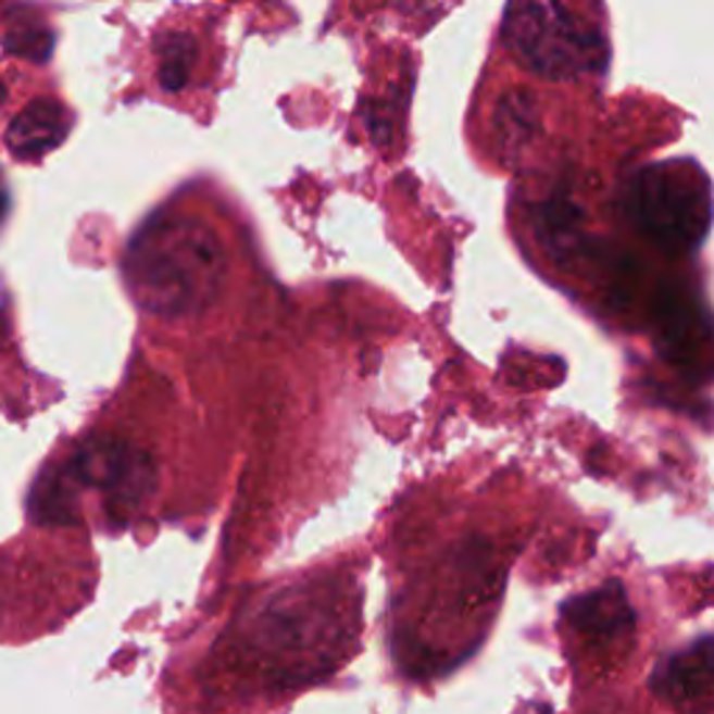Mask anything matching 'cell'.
Segmentation results:
<instances>
[{
  "label": "cell",
  "instance_id": "cell-1",
  "mask_svg": "<svg viewBox=\"0 0 714 714\" xmlns=\"http://www.w3.org/2000/svg\"><path fill=\"white\" fill-rule=\"evenodd\" d=\"M123 279L135 302L154 316H193L215 302L224 285V243L201 218L160 213L126 246Z\"/></svg>",
  "mask_w": 714,
  "mask_h": 714
},
{
  "label": "cell",
  "instance_id": "cell-2",
  "mask_svg": "<svg viewBox=\"0 0 714 714\" xmlns=\"http://www.w3.org/2000/svg\"><path fill=\"white\" fill-rule=\"evenodd\" d=\"M343 642V605L302 586L265 600L246 631V648L274 684L313 681L341 659Z\"/></svg>",
  "mask_w": 714,
  "mask_h": 714
},
{
  "label": "cell",
  "instance_id": "cell-3",
  "mask_svg": "<svg viewBox=\"0 0 714 714\" xmlns=\"http://www.w3.org/2000/svg\"><path fill=\"white\" fill-rule=\"evenodd\" d=\"M156 486V469L149 452L121 438L101 436L78 447L65 464L46 472L34 486L32 516L37 522L65 525L76 522L78 497L96 491L107 514L126 522L146 505Z\"/></svg>",
  "mask_w": 714,
  "mask_h": 714
},
{
  "label": "cell",
  "instance_id": "cell-4",
  "mask_svg": "<svg viewBox=\"0 0 714 714\" xmlns=\"http://www.w3.org/2000/svg\"><path fill=\"white\" fill-rule=\"evenodd\" d=\"M623 213L648 243L681 258L709 235L712 187L696 162H653L625 181Z\"/></svg>",
  "mask_w": 714,
  "mask_h": 714
},
{
  "label": "cell",
  "instance_id": "cell-5",
  "mask_svg": "<svg viewBox=\"0 0 714 714\" xmlns=\"http://www.w3.org/2000/svg\"><path fill=\"white\" fill-rule=\"evenodd\" d=\"M502 39L522 65L544 78H578L605 65V42L561 0H511Z\"/></svg>",
  "mask_w": 714,
  "mask_h": 714
},
{
  "label": "cell",
  "instance_id": "cell-6",
  "mask_svg": "<svg viewBox=\"0 0 714 714\" xmlns=\"http://www.w3.org/2000/svg\"><path fill=\"white\" fill-rule=\"evenodd\" d=\"M653 329L664 361L689 377L714 374V318L696 297L664 288L653 299Z\"/></svg>",
  "mask_w": 714,
  "mask_h": 714
},
{
  "label": "cell",
  "instance_id": "cell-7",
  "mask_svg": "<svg viewBox=\"0 0 714 714\" xmlns=\"http://www.w3.org/2000/svg\"><path fill=\"white\" fill-rule=\"evenodd\" d=\"M561 619L569 631L592 644L623 642L637 628V614L628 603L623 584H617V580L566 600L561 605Z\"/></svg>",
  "mask_w": 714,
  "mask_h": 714
},
{
  "label": "cell",
  "instance_id": "cell-8",
  "mask_svg": "<svg viewBox=\"0 0 714 714\" xmlns=\"http://www.w3.org/2000/svg\"><path fill=\"white\" fill-rule=\"evenodd\" d=\"M650 689L676 706L714 701V639L703 637L681 653L659 662Z\"/></svg>",
  "mask_w": 714,
  "mask_h": 714
},
{
  "label": "cell",
  "instance_id": "cell-9",
  "mask_svg": "<svg viewBox=\"0 0 714 714\" xmlns=\"http://www.w3.org/2000/svg\"><path fill=\"white\" fill-rule=\"evenodd\" d=\"M67 126H71V117L65 107L51 98H39L14 117L7 131V142L20 160H32V156H42L57 149L59 142L65 140Z\"/></svg>",
  "mask_w": 714,
  "mask_h": 714
},
{
  "label": "cell",
  "instance_id": "cell-10",
  "mask_svg": "<svg viewBox=\"0 0 714 714\" xmlns=\"http://www.w3.org/2000/svg\"><path fill=\"white\" fill-rule=\"evenodd\" d=\"M539 131V107L530 90H511L502 96L494 112L497 142L509 154H516L528 146Z\"/></svg>",
  "mask_w": 714,
  "mask_h": 714
},
{
  "label": "cell",
  "instance_id": "cell-11",
  "mask_svg": "<svg viewBox=\"0 0 714 714\" xmlns=\"http://www.w3.org/2000/svg\"><path fill=\"white\" fill-rule=\"evenodd\" d=\"M580 218L584 213L566 196H553L536 210V235L544 249L553 251L555 260L566 258V251L580 246Z\"/></svg>",
  "mask_w": 714,
  "mask_h": 714
},
{
  "label": "cell",
  "instance_id": "cell-12",
  "mask_svg": "<svg viewBox=\"0 0 714 714\" xmlns=\"http://www.w3.org/2000/svg\"><path fill=\"white\" fill-rule=\"evenodd\" d=\"M3 48L17 59L46 62L53 51V34L48 32L46 23L32 9H26V12L14 9V14H9V32L3 37Z\"/></svg>",
  "mask_w": 714,
  "mask_h": 714
},
{
  "label": "cell",
  "instance_id": "cell-13",
  "mask_svg": "<svg viewBox=\"0 0 714 714\" xmlns=\"http://www.w3.org/2000/svg\"><path fill=\"white\" fill-rule=\"evenodd\" d=\"M156 57H160V84L165 92H179L190 76V65L196 59V42L190 34L171 32L156 39Z\"/></svg>",
  "mask_w": 714,
  "mask_h": 714
},
{
  "label": "cell",
  "instance_id": "cell-14",
  "mask_svg": "<svg viewBox=\"0 0 714 714\" xmlns=\"http://www.w3.org/2000/svg\"><path fill=\"white\" fill-rule=\"evenodd\" d=\"M3 96H7V87H3V84H0V101H3Z\"/></svg>",
  "mask_w": 714,
  "mask_h": 714
}]
</instances>
